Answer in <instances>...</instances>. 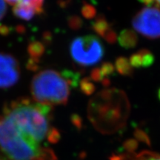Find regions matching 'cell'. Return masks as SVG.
Returning a JSON list of instances; mask_svg holds the SVG:
<instances>
[{
	"mask_svg": "<svg viewBox=\"0 0 160 160\" xmlns=\"http://www.w3.org/2000/svg\"><path fill=\"white\" fill-rule=\"evenodd\" d=\"M103 39L110 44H113L115 43L116 40H117V33H116L114 30L112 28L111 31H109L106 33Z\"/></svg>",
	"mask_w": 160,
	"mask_h": 160,
	"instance_id": "obj_20",
	"label": "cell"
},
{
	"mask_svg": "<svg viewBox=\"0 0 160 160\" xmlns=\"http://www.w3.org/2000/svg\"><path fill=\"white\" fill-rule=\"evenodd\" d=\"M5 2L12 6L17 5H29L36 6L43 10L44 0H5Z\"/></svg>",
	"mask_w": 160,
	"mask_h": 160,
	"instance_id": "obj_15",
	"label": "cell"
},
{
	"mask_svg": "<svg viewBox=\"0 0 160 160\" xmlns=\"http://www.w3.org/2000/svg\"><path fill=\"white\" fill-rule=\"evenodd\" d=\"M81 12L83 17L87 19H93V18H95L96 14H97V11H96L95 8L93 5H90L89 3L85 2H83Z\"/></svg>",
	"mask_w": 160,
	"mask_h": 160,
	"instance_id": "obj_16",
	"label": "cell"
},
{
	"mask_svg": "<svg viewBox=\"0 0 160 160\" xmlns=\"http://www.w3.org/2000/svg\"><path fill=\"white\" fill-rule=\"evenodd\" d=\"M43 11L36 6L29 5H17L13 8V12L17 18L23 20H31Z\"/></svg>",
	"mask_w": 160,
	"mask_h": 160,
	"instance_id": "obj_8",
	"label": "cell"
},
{
	"mask_svg": "<svg viewBox=\"0 0 160 160\" xmlns=\"http://www.w3.org/2000/svg\"><path fill=\"white\" fill-rule=\"evenodd\" d=\"M115 67L118 73L122 76L131 77L133 73V67L126 57H120L117 58L115 62Z\"/></svg>",
	"mask_w": 160,
	"mask_h": 160,
	"instance_id": "obj_11",
	"label": "cell"
},
{
	"mask_svg": "<svg viewBox=\"0 0 160 160\" xmlns=\"http://www.w3.org/2000/svg\"><path fill=\"white\" fill-rule=\"evenodd\" d=\"M0 148L12 160H54L52 151L24 137L5 115H0Z\"/></svg>",
	"mask_w": 160,
	"mask_h": 160,
	"instance_id": "obj_2",
	"label": "cell"
},
{
	"mask_svg": "<svg viewBox=\"0 0 160 160\" xmlns=\"http://www.w3.org/2000/svg\"><path fill=\"white\" fill-rule=\"evenodd\" d=\"M20 77L19 62L13 56L0 53V88H9L17 83Z\"/></svg>",
	"mask_w": 160,
	"mask_h": 160,
	"instance_id": "obj_6",
	"label": "cell"
},
{
	"mask_svg": "<svg viewBox=\"0 0 160 160\" xmlns=\"http://www.w3.org/2000/svg\"><path fill=\"white\" fill-rule=\"evenodd\" d=\"M31 92L33 100L45 105H65L68 101L70 88L62 75L53 70H45L34 76Z\"/></svg>",
	"mask_w": 160,
	"mask_h": 160,
	"instance_id": "obj_3",
	"label": "cell"
},
{
	"mask_svg": "<svg viewBox=\"0 0 160 160\" xmlns=\"http://www.w3.org/2000/svg\"><path fill=\"white\" fill-rule=\"evenodd\" d=\"M90 79L95 82H102L103 80V77L102 75L99 68H96L91 71V78Z\"/></svg>",
	"mask_w": 160,
	"mask_h": 160,
	"instance_id": "obj_19",
	"label": "cell"
},
{
	"mask_svg": "<svg viewBox=\"0 0 160 160\" xmlns=\"http://www.w3.org/2000/svg\"><path fill=\"white\" fill-rule=\"evenodd\" d=\"M118 42L121 47L125 49H131L135 48L138 42L137 33L133 30L125 29L119 33Z\"/></svg>",
	"mask_w": 160,
	"mask_h": 160,
	"instance_id": "obj_9",
	"label": "cell"
},
{
	"mask_svg": "<svg viewBox=\"0 0 160 160\" xmlns=\"http://www.w3.org/2000/svg\"><path fill=\"white\" fill-rule=\"evenodd\" d=\"M92 28L97 34L103 38L108 32L111 31L112 28L106 18L102 15H99L95 18V20L92 23Z\"/></svg>",
	"mask_w": 160,
	"mask_h": 160,
	"instance_id": "obj_10",
	"label": "cell"
},
{
	"mask_svg": "<svg viewBox=\"0 0 160 160\" xmlns=\"http://www.w3.org/2000/svg\"><path fill=\"white\" fill-rule=\"evenodd\" d=\"M158 98H159V99L160 100V88L159 89V91H158Z\"/></svg>",
	"mask_w": 160,
	"mask_h": 160,
	"instance_id": "obj_23",
	"label": "cell"
},
{
	"mask_svg": "<svg viewBox=\"0 0 160 160\" xmlns=\"http://www.w3.org/2000/svg\"><path fill=\"white\" fill-rule=\"evenodd\" d=\"M129 61L133 68H148L154 63V56L148 50L142 49L132 54Z\"/></svg>",
	"mask_w": 160,
	"mask_h": 160,
	"instance_id": "obj_7",
	"label": "cell"
},
{
	"mask_svg": "<svg viewBox=\"0 0 160 160\" xmlns=\"http://www.w3.org/2000/svg\"><path fill=\"white\" fill-rule=\"evenodd\" d=\"M140 1L148 7L156 6V7L160 8V0H140Z\"/></svg>",
	"mask_w": 160,
	"mask_h": 160,
	"instance_id": "obj_22",
	"label": "cell"
},
{
	"mask_svg": "<svg viewBox=\"0 0 160 160\" xmlns=\"http://www.w3.org/2000/svg\"><path fill=\"white\" fill-rule=\"evenodd\" d=\"M133 28L151 39L160 38V8L146 7L139 11L132 20Z\"/></svg>",
	"mask_w": 160,
	"mask_h": 160,
	"instance_id": "obj_5",
	"label": "cell"
},
{
	"mask_svg": "<svg viewBox=\"0 0 160 160\" xmlns=\"http://www.w3.org/2000/svg\"><path fill=\"white\" fill-rule=\"evenodd\" d=\"M52 106L28 99L11 102L4 110V114L25 138L40 146L45 141L54 142L59 138L57 129L50 125Z\"/></svg>",
	"mask_w": 160,
	"mask_h": 160,
	"instance_id": "obj_1",
	"label": "cell"
},
{
	"mask_svg": "<svg viewBox=\"0 0 160 160\" xmlns=\"http://www.w3.org/2000/svg\"><path fill=\"white\" fill-rule=\"evenodd\" d=\"M0 160H4V159H1V158H0Z\"/></svg>",
	"mask_w": 160,
	"mask_h": 160,
	"instance_id": "obj_24",
	"label": "cell"
},
{
	"mask_svg": "<svg viewBox=\"0 0 160 160\" xmlns=\"http://www.w3.org/2000/svg\"><path fill=\"white\" fill-rule=\"evenodd\" d=\"M99 69L103 77V79L105 78H108L109 76L113 74L114 73V66L111 62H104L99 68Z\"/></svg>",
	"mask_w": 160,
	"mask_h": 160,
	"instance_id": "obj_18",
	"label": "cell"
},
{
	"mask_svg": "<svg viewBox=\"0 0 160 160\" xmlns=\"http://www.w3.org/2000/svg\"><path fill=\"white\" fill-rule=\"evenodd\" d=\"M6 11H7V5L5 0H0V22L5 17Z\"/></svg>",
	"mask_w": 160,
	"mask_h": 160,
	"instance_id": "obj_21",
	"label": "cell"
},
{
	"mask_svg": "<svg viewBox=\"0 0 160 160\" xmlns=\"http://www.w3.org/2000/svg\"><path fill=\"white\" fill-rule=\"evenodd\" d=\"M68 23L69 27L71 28L73 31H78L82 27L83 25V21L78 16H71L68 19Z\"/></svg>",
	"mask_w": 160,
	"mask_h": 160,
	"instance_id": "obj_17",
	"label": "cell"
},
{
	"mask_svg": "<svg viewBox=\"0 0 160 160\" xmlns=\"http://www.w3.org/2000/svg\"><path fill=\"white\" fill-rule=\"evenodd\" d=\"M70 53L76 63L91 66L99 62L105 54L102 43L97 37L87 35L75 38L70 45Z\"/></svg>",
	"mask_w": 160,
	"mask_h": 160,
	"instance_id": "obj_4",
	"label": "cell"
},
{
	"mask_svg": "<svg viewBox=\"0 0 160 160\" xmlns=\"http://www.w3.org/2000/svg\"><path fill=\"white\" fill-rule=\"evenodd\" d=\"M116 160H160V154L150 151H143L130 157H117Z\"/></svg>",
	"mask_w": 160,
	"mask_h": 160,
	"instance_id": "obj_12",
	"label": "cell"
},
{
	"mask_svg": "<svg viewBox=\"0 0 160 160\" xmlns=\"http://www.w3.org/2000/svg\"><path fill=\"white\" fill-rule=\"evenodd\" d=\"M62 77L68 82L69 85L73 88H77L79 82V73L78 72H73L69 70H65L61 73Z\"/></svg>",
	"mask_w": 160,
	"mask_h": 160,
	"instance_id": "obj_13",
	"label": "cell"
},
{
	"mask_svg": "<svg viewBox=\"0 0 160 160\" xmlns=\"http://www.w3.org/2000/svg\"><path fill=\"white\" fill-rule=\"evenodd\" d=\"M79 88L82 93L86 96L93 94L95 91V85L92 82L90 78L85 77L80 81Z\"/></svg>",
	"mask_w": 160,
	"mask_h": 160,
	"instance_id": "obj_14",
	"label": "cell"
}]
</instances>
